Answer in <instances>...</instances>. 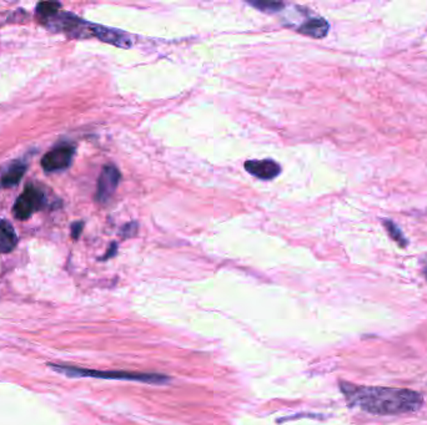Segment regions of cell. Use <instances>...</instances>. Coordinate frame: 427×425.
Here are the masks:
<instances>
[{
    "instance_id": "6da1fadb",
    "label": "cell",
    "mask_w": 427,
    "mask_h": 425,
    "mask_svg": "<svg viewBox=\"0 0 427 425\" xmlns=\"http://www.w3.org/2000/svg\"><path fill=\"white\" fill-rule=\"evenodd\" d=\"M340 389L350 407L375 415L415 413L424 406V397L411 389L357 385L342 381Z\"/></svg>"
},
{
    "instance_id": "7a4b0ae2",
    "label": "cell",
    "mask_w": 427,
    "mask_h": 425,
    "mask_svg": "<svg viewBox=\"0 0 427 425\" xmlns=\"http://www.w3.org/2000/svg\"><path fill=\"white\" fill-rule=\"evenodd\" d=\"M50 367L56 372L64 373L70 377H90L99 379H110V381H133V382L147 383V384H166L170 382V378L158 373H133V372L116 371H89L67 365H53Z\"/></svg>"
},
{
    "instance_id": "3957f363",
    "label": "cell",
    "mask_w": 427,
    "mask_h": 425,
    "mask_svg": "<svg viewBox=\"0 0 427 425\" xmlns=\"http://www.w3.org/2000/svg\"><path fill=\"white\" fill-rule=\"evenodd\" d=\"M44 206L45 196L43 192L34 186H28L24 192L19 196L13 207V213L17 219L24 221L33 216V213L40 211Z\"/></svg>"
},
{
    "instance_id": "277c9868",
    "label": "cell",
    "mask_w": 427,
    "mask_h": 425,
    "mask_svg": "<svg viewBox=\"0 0 427 425\" xmlns=\"http://www.w3.org/2000/svg\"><path fill=\"white\" fill-rule=\"evenodd\" d=\"M74 152H75V150H74L73 146L69 145L61 146L53 151L48 152L42 160V166H43L44 170L54 172V171L67 169V166L72 164Z\"/></svg>"
},
{
    "instance_id": "5b68a950",
    "label": "cell",
    "mask_w": 427,
    "mask_h": 425,
    "mask_svg": "<svg viewBox=\"0 0 427 425\" xmlns=\"http://www.w3.org/2000/svg\"><path fill=\"white\" fill-rule=\"evenodd\" d=\"M120 181V172L113 165L105 166L102 175L99 177L97 200L99 202H106L113 194L115 192L118 183Z\"/></svg>"
},
{
    "instance_id": "8992f818",
    "label": "cell",
    "mask_w": 427,
    "mask_h": 425,
    "mask_svg": "<svg viewBox=\"0 0 427 425\" xmlns=\"http://www.w3.org/2000/svg\"><path fill=\"white\" fill-rule=\"evenodd\" d=\"M245 169L251 175L259 177L261 180H273L276 176H279L281 172V167L273 160H250L245 162Z\"/></svg>"
},
{
    "instance_id": "52a82bcc",
    "label": "cell",
    "mask_w": 427,
    "mask_h": 425,
    "mask_svg": "<svg viewBox=\"0 0 427 425\" xmlns=\"http://www.w3.org/2000/svg\"><path fill=\"white\" fill-rule=\"evenodd\" d=\"M92 35L98 37L103 42L114 44L116 47H122V48H130L131 47V42H130L128 35L124 34L122 31H113V29H106V28L92 25Z\"/></svg>"
},
{
    "instance_id": "ba28073f",
    "label": "cell",
    "mask_w": 427,
    "mask_h": 425,
    "mask_svg": "<svg viewBox=\"0 0 427 425\" xmlns=\"http://www.w3.org/2000/svg\"><path fill=\"white\" fill-rule=\"evenodd\" d=\"M330 25L325 19L314 18L309 19L304 24L299 28L300 34H304L307 37L315 38V39H323L329 33Z\"/></svg>"
},
{
    "instance_id": "9c48e42d",
    "label": "cell",
    "mask_w": 427,
    "mask_h": 425,
    "mask_svg": "<svg viewBox=\"0 0 427 425\" xmlns=\"http://www.w3.org/2000/svg\"><path fill=\"white\" fill-rule=\"evenodd\" d=\"M18 243V236L13 226L6 219H0V253H8L15 249Z\"/></svg>"
},
{
    "instance_id": "30bf717a",
    "label": "cell",
    "mask_w": 427,
    "mask_h": 425,
    "mask_svg": "<svg viewBox=\"0 0 427 425\" xmlns=\"http://www.w3.org/2000/svg\"><path fill=\"white\" fill-rule=\"evenodd\" d=\"M25 170H26V166L22 162L13 164L1 177V183L6 188L17 185L22 180V177L24 176Z\"/></svg>"
},
{
    "instance_id": "8fae6325",
    "label": "cell",
    "mask_w": 427,
    "mask_h": 425,
    "mask_svg": "<svg viewBox=\"0 0 427 425\" xmlns=\"http://www.w3.org/2000/svg\"><path fill=\"white\" fill-rule=\"evenodd\" d=\"M385 228L389 233V236L395 241V242L400 246V247H406L408 246V240L403 236V232L398 228V226L396 224H394L391 219H385L384 221Z\"/></svg>"
},
{
    "instance_id": "7c38bea8",
    "label": "cell",
    "mask_w": 427,
    "mask_h": 425,
    "mask_svg": "<svg viewBox=\"0 0 427 425\" xmlns=\"http://www.w3.org/2000/svg\"><path fill=\"white\" fill-rule=\"evenodd\" d=\"M61 6L59 3H40L37 8L38 14H40L44 18L53 17L59 12Z\"/></svg>"
},
{
    "instance_id": "4fadbf2b",
    "label": "cell",
    "mask_w": 427,
    "mask_h": 425,
    "mask_svg": "<svg viewBox=\"0 0 427 425\" xmlns=\"http://www.w3.org/2000/svg\"><path fill=\"white\" fill-rule=\"evenodd\" d=\"M251 6H257L260 10L264 12H277L284 6L282 3H273V1H255L251 3Z\"/></svg>"
},
{
    "instance_id": "5bb4252c",
    "label": "cell",
    "mask_w": 427,
    "mask_h": 425,
    "mask_svg": "<svg viewBox=\"0 0 427 425\" xmlns=\"http://www.w3.org/2000/svg\"><path fill=\"white\" fill-rule=\"evenodd\" d=\"M81 227H83V224H81V222H80V224H75V225L73 226V230H75V231H73L74 238H76V237H78L80 231H81Z\"/></svg>"
},
{
    "instance_id": "9a60e30c",
    "label": "cell",
    "mask_w": 427,
    "mask_h": 425,
    "mask_svg": "<svg viewBox=\"0 0 427 425\" xmlns=\"http://www.w3.org/2000/svg\"><path fill=\"white\" fill-rule=\"evenodd\" d=\"M424 274H425V277H426L427 280V266L426 267L424 268Z\"/></svg>"
}]
</instances>
